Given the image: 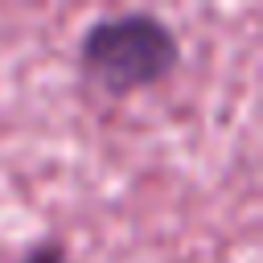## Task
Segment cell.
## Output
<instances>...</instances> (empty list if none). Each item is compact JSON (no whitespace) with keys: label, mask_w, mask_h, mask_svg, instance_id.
<instances>
[{"label":"cell","mask_w":263,"mask_h":263,"mask_svg":"<svg viewBox=\"0 0 263 263\" xmlns=\"http://www.w3.org/2000/svg\"><path fill=\"white\" fill-rule=\"evenodd\" d=\"M181 66V41L173 25L152 12H115L95 21L78 41V74L86 86L127 99L160 86Z\"/></svg>","instance_id":"1"},{"label":"cell","mask_w":263,"mask_h":263,"mask_svg":"<svg viewBox=\"0 0 263 263\" xmlns=\"http://www.w3.org/2000/svg\"><path fill=\"white\" fill-rule=\"evenodd\" d=\"M21 263H74V259H70L66 247H58V242H37V247H29V251L21 255Z\"/></svg>","instance_id":"2"}]
</instances>
